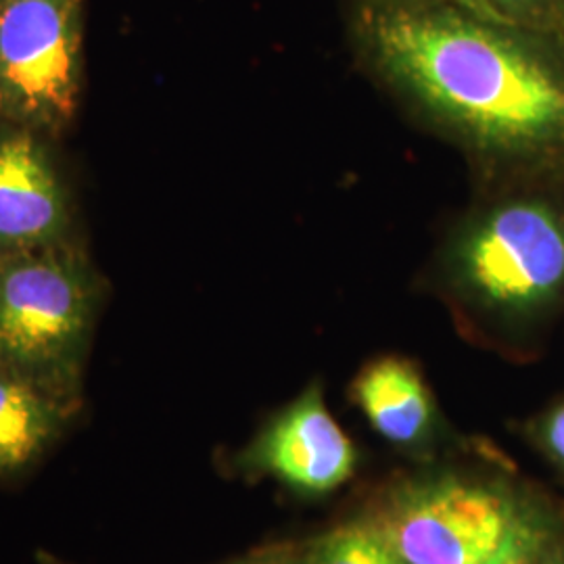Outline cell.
Masks as SVG:
<instances>
[{
    "mask_svg": "<svg viewBox=\"0 0 564 564\" xmlns=\"http://www.w3.org/2000/svg\"><path fill=\"white\" fill-rule=\"evenodd\" d=\"M529 435L545 458L564 473V400L535 419L529 426Z\"/></svg>",
    "mask_w": 564,
    "mask_h": 564,
    "instance_id": "12",
    "label": "cell"
},
{
    "mask_svg": "<svg viewBox=\"0 0 564 564\" xmlns=\"http://www.w3.org/2000/svg\"><path fill=\"white\" fill-rule=\"evenodd\" d=\"M372 74L489 167H564V59L540 34L449 2L384 0L360 18Z\"/></svg>",
    "mask_w": 564,
    "mask_h": 564,
    "instance_id": "1",
    "label": "cell"
},
{
    "mask_svg": "<svg viewBox=\"0 0 564 564\" xmlns=\"http://www.w3.org/2000/svg\"><path fill=\"white\" fill-rule=\"evenodd\" d=\"M303 544H274L253 550L226 564H302Z\"/></svg>",
    "mask_w": 564,
    "mask_h": 564,
    "instance_id": "13",
    "label": "cell"
},
{
    "mask_svg": "<svg viewBox=\"0 0 564 564\" xmlns=\"http://www.w3.org/2000/svg\"><path fill=\"white\" fill-rule=\"evenodd\" d=\"M302 564H405L383 535L354 517L303 544Z\"/></svg>",
    "mask_w": 564,
    "mask_h": 564,
    "instance_id": "10",
    "label": "cell"
},
{
    "mask_svg": "<svg viewBox=\"0 0 564 564\" xmlns=\"http://www.w3.org/2000/svg\"><path fill=\"white\" fill-rule=\"evenodd\" d=\"M80 410L82 403L0 366V481L41 463Z\"/></svg>",
    "mask_w": 564,
    "mask_h": 564,
    "instance_id": "9",
    "label": "cell"
},
{
    "mask_svg": "<svg viewBox=\"0 0 564 564\" xmlns=\"http://www.w3.org/2000/svg\"><path fill=\"white\" fill-rule=\"evenodd\" d=\"M84 82V0H0V120L57 141Z\"/></svg>",
    "mask_w": 564,
    "mask_h": 564,
    "instance_id": "5",
    "label": "cell"
},
{
    "mask_svg": "<svg viewBox=\"0 0 564 564\" xmlns=\"http://www.w3.org/2000/svg\"><path fill=\"white\" fill-rule=\"evenodd\" d=\"M484 7L491 20L535 34L564 23V0H484Z\"/></svg>",
    "mask_w": 564,
    "mask_h": 564,
    "instance_id": "11",
    "label": "cell"
},
{
    "mask_svg": "<svg viewBox=\"0 0 564 564\" xmlns=\"http://www.w3.org/2000/svg\"><path fill=\"white\" fill-rule=\"evenodd\" d=\"M358 447L324 400L323 383L305 387L274 412L232 458L245 479H270L303 500H323L358 470Z\"/></svg>",
    "mask_w": 564,
    "mask_h": 564,
    "instance_id": "6",
    "label": "cell"
},
{
    "mask_svg": "<svg viewBox=\"0 0 564 564\" xmlns=\"http://www.w3.org/2000/svg\"><path fill=\"white\" fill-rule=\"evenodd\" d=\"M544 564H564V542L556 545V547L545 556Z\"/></svg>",
    "mask_w": 564,
    "mask_h": 564,
    "instance_id": "15",
    "label": "cell"
},
{
    "mask_svg": "<svg viewBox=\"0 0 564 564\" xmlns=\"http://www.w3.org/2000/svg\"><path fill=\"white\" fill-rule=\"evenodd\" d=\"M358 517L405 564H544L564 542L550 500L505 473L468 464L424 463L391 477Z\"/></svg>",
    "mask_w": 564,
    "mask_h": 564,
    "instance_id": "2",
    "label": "cell"
},
{
    "mask_svg": "<svg viewBox=\"0 0 564 564\" xmlns=\"http://www.w3.org/2000/svg\"><path fill=\"white\" fill-rule=\"evenodd\" d=\"M102 300L80 239L0 258V366L82 403Z\"/></svg>",
    "mask_w": 564,
    "mask_h": 564,
    "instance_id": "4",
    "label": "cell"
},
{
    "mask_svg": "<svg viewBox=\"0 0 564 564\" xmlns=\"http://www.w3.org/2000/svg\"><path fill=\"white\" fill-rule=\"evenodd\" d=\"M424 2H449V4H458V7H463V9L473 11L475 15H481L485 20H491V18L487 15V11H485L484 0H424Z\"/></svg>",
    "mask_w": 564,
    "mask_h": 564,
    "instance_id": "14",
    "label": "cell"
},
{
    "mask_svg": "<svg viewBox=\"0 0 564 564\" xmlns=\"http://www.w3.org/2000/svg\"><path fill=\"white\" fill-rule=\"evenodd\" d=\"M36 564H72L67 563V561H63L59 556H55V554H51V552H39L36 554Z\"/></svg>",
    "mask_w": 564,
    "mask_h": 564,
    "instance_id": "16",
    "label": "cell"
},
{
    "mask_svg": "<svg viewBox=\"0 0 564 564\" xmlns=\"http://www.w3.org/2000/svg\"><path fill=\"white\" fill-rule=\"evenodd\" d=\"M435 282L475 341H502L540 323L564 295L563 209L535 195L470 209L437 253Z\"/></svg>",
    "mask_w": 564,
    "mask_h": 564,
    "instance_id": "3",
    "label": "cell"
},
{
    "mask_svg": "<svg viewBox=\"0 0 564 564\" xmlns=\"http://www.w3.org/2000/svg\"><path fill=\"white\" fill-rule=\"evenodd\" d=\"M53 142L0 120V258L78 239L74 191Z\"/></svg>",
    "mask_w": 564,
    "mask_h": 564,
    "instance_id": "7",
    "label": "cell"
},
{
    "mask_svg": "<svg viewBox=\"0 0 564 564\" xmlns=\"http://www.w3.org/2000/svg\"><path fill=\"white\" fill-rule=\"evenodd\" d=\"M347 395L387 444L412 458L431 463L452 440L423 368L405 356L364 364Z\"/></svg>",
    "mask_w": 564,
    "mask_h": 564,
    "instance_id": "8",
    "label": "cell"
}]
</instances>
